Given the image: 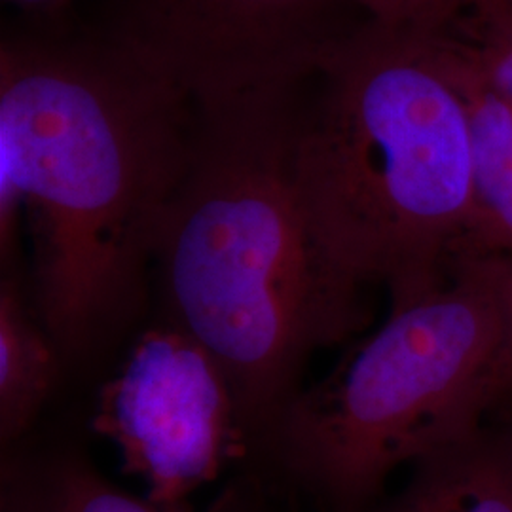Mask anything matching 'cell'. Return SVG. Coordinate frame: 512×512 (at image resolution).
Masks as SVG:
<instances>
[{
    "label": "cell",
    "instance_id": "6da1fadb",
    "mask_svg": "<svg viewBox=\"0 0 512 512\" xmlns=\"http://www.w3.org/2000/svg\"><path fill=\"white\" fill-rule=\"evenodd\" d=\"M198 110L97 29H6L0 249L33 238L31 302L63 366H86L145 306Z\"/></svg>",
    "mask_w": 512,
    "mask_h": 512
},
{
    "label": "cell",
    "instance_id": "7a4b0ae2",
    "mask_svg": "<svg viewBox=\"0 0 512 512\" xmlns=\"http://www.w3.org/2000/svg\"><path fill=\"white\" fill-rule=\"evenodd\" d=\"M298 97L198 112L154 260L165 321L198 340L228 380L245 458L304 387L311 357L370 319L368 289L330 262L302 205Z\"/></svg>",
    "mask_w": 512,
    "mask_h": 512
},
{
    "label": "cell",
    "instance_id": "3957f363",
    "mask_svg": "<svg viewBox=\"0 0 512 512\" xmlns=\"http://www.w3.org/2000/svg\"><path fill=\"white\" fill-rule=\"evenodd\" d=\"M294 169L311 230L403 306L444 285L471 211V148L444 25L370 19L302 86Z\"/></svg>",
    "mask_w": 512,
    "mask_h": 512
},
{
    "label": "cell",
    "instance_id": "277c9868",
    "mask_svg": "<svg viewBox=\"0 0 512 512\" xmlns=\"http://www.w3.org/2000/svg\"><path fill=\"white\" fill-rule=\"evenodd\" d=\"M503 313L482 256L391 306L325 378L302 387L247 458L277 503L370 512L403 465L478 431L494 403Z\"/></svg>",
    "mask_w": 512,
    "mask_h": 512
},
{
    "label": "cell",
    "instance_id": "5b68a950",
    "mask_svg": "<svg viewBox=\"0 0 512 512\" xmlns=\"http://www.w3.org/2000/svg\"><path fill=\"white\" fill-rule=\"evenodd\" d=\"M370 19L355 0H105L99 29L198 112H220L300 92Z\"/></svg>",
    "mask_w": 512,
    "mask_h": 512
},
{
    "label": "cell",
    "instance_id": "8992f818",
    "mask_svg": "<svg viewBox=\"0 0 512 512\" xmlns=\"http://www.w3.org/2000/svg\"><path fill=\"white\" fill-rule=\"evenodd\" d=\"M93 429L112 440L129 475L165 509L245 458L232 389L219 363L184 330L164 321L145 330L101 387Z\"/></svg>",
    "mask_w": 512,
    "mask_h": 512
},
{
    "label": "cell",
    "instance_id": "52a82bcc",
    "mask_svg": "<svg viewBox=\"0 0 512 512\" xmlns=\"http://www.w3.org/2000/svg\"><path fill=\"white\" fill-rule=\"evenodd\" d=\"M253 476L236 480L207 512H277ZM0 512H192L129 494L67 442H19L2 450Z\"/></svg>",
    "mask_w": 512,
    "mask_h": 512
},
{
    "label": "cell",
    "instance_id": "ba28073f",
    "mask_svg": "<svg viewBox=\"0 0 512 512\" xmlns=\"http://www.w3.org/2000/svg\"><path fill=\"white\" fill-rule=\"evenodd\" d=\"M444 48L467 110L471 148V211L456 258L512 255V99L452 25L444 27Z\"/></svg>",
    "mask_w": 512,
    "mask_h": 512
},
{
    "label": "cell",
    "instance_id": "9c48e42d",
    "mask_svg": "<svg viewBox=\"0 0 512 512\" xmlns=\"http://www.w3.org/2000/svg\"><path fill=\"white\" fill-rule=\"evenodd\" d=\"M410 469L370 512H512V452L488 423Z\"/></svg>",
    "mask_w": 512,
    "mask_h": 512
},
{
    "label": "cell",
    "instance_id": "30bf717a",
    "mask_svg": "<svg viewBox=\"0 0 512 512\" xmlns=\"http://www.w3.org/2000/svg\"><path fill=\"white\" fill-rule=\"evenodd\" d=\"M63 368L31 296L16 275L0 283V444L12 448L29 437Z\"/></svg>",
    "mask_w": 512,
    "mask_h": 512
},
{
    "label": "cell",
    "instance_id": "8fae6325",
    "mask_svg": "<svg viewBox=\"0 0 512 512\" xmlns=\"http://www.w3.org/2000/svg\"><path fill=\"white\" fill-rule=\"evenodd\" d=\"M452 27L465 38L495 86L512 99V6L490 21L458 19Z\"/></svg>",
    "mask_w": 512,
    "mask_h": 512
},
{
    "label": "cell",
    "instance_id": "7c38bea8",
    "mask_svg": "<svg viewBox=\"0 0 512 512\" xmlns=\"http://www.w3.org/2000/svg\"><path fill=\"white\" fill-rule=\"evenodd\" d=\"M494 277L503 313V344L499 355L494 403L486 423H512V255H484Z\"/></svg>",
    "mask_w": 512,
    "mask_h": 512
},
{
    "label": "cell",
    "instance_id": "4fadbf2b",
    "mask_svg": "<svg viewBox=\"0 0 512 512\" xmlns=\"http://www.w3.org/2000/svg\"><path fill=\"white\" fill-rule=\"evenodd\" d=\"M368 16L397 23H450L456 12L450 0H355Z\"/></svg>",
    "mask_w": 512,
    "mask_h": 512
},
{
    "label": "cell",
    "instance_id": "5bb4252c",
    "mask_svg": "<svg viewBox=\"0 0 512 512\" xmlns=\"http://www.w3.org/2000/svg\"><path fill=\"white\" fill-rule=\"evenodd\" d=\"M18 8L27 19V25L40 29H67L73 25L71 10L74 0H4Z\"/></svg>",
    "mask_w": 512,
    "mask_h": 512
},
{
    "label": "cell",
    "instance_id": "9a60e30c",
    "mask_svg": "<svg viewBox=\"0 0 512 512\" xmlns=\"http://www.w3.org/2000/svg\"><path fill=\"white\" fill-rule=\"evenodd\" d=\"M458 18L469 21H490L503 16L511 8V0H450Z\"/></svg>",
    "mask_w": 512,
    "mask_h": 512
},
{
    "label": "cell",
    "instance_id": "2e32d148",
    "mask_svg": "<svg viewBox=\"0 0 512 512\" xmlns=\"http://www.w3.org/2000/svg\"><path fill=\"white\" fill-rule=\"evenodd\" d=\"M488 425L494 427L495 431L503 437L512 452V423H488Z\"/></svg>",
    "mask_w": 512,
    "mask_h": 512
},
{
    "label": "cell",
    "instance_id": "e0dca14e",
    "mask_svg": "<svg viewBox=\"0 0 512 512\" xmlns=\"http://www.w3.org/2000/svg\"><path fill=\"white\" fill-rule=\"evenodd\" d=\"M511 6H512V0H511Z\"/></svg>",
    "mask_w": 512,
    "mask_h": 512
}]
</instances>
